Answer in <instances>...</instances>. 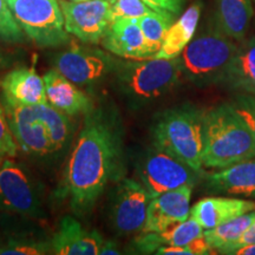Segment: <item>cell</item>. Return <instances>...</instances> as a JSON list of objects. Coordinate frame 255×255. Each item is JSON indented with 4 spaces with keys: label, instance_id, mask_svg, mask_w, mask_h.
<instances>
[{
    "label": "cell",
    "instance_id": "obj_1",
    "mask_svg": "<svg viewBox=\"0 0 255 255\" xmlns=\"http://www.w3.org/2000/svg\"><path fill=\"white\" fill-rule=\"evenodd\" d=\"M119 133L101 111L87 114L64 171L59 195L77 215L91 212L120 167Z\"/></svg>",
    "mask_w": 255,
    "mask_h": 255
},
{
    "label": "cell",
    "instance_id": "obj_2",
    "mask_svg": "<svg viewBox=\"0 0 255 255\" xmlns=\"http://www.w3.org/2000/svg\"><path fill=\"white\" fill-rule=\"evenodd\" d=\"M251 158H255V139L231 104L205 111L203 167L223 169Z\"/></svg>",
    "mask_w": 255,
    "mask_h": 255
},
{
    "label": "cell",
    "instance_id": "obj_3",
    "mask_svg": "<svg viewBox=\"0 0 255 255\" xmlns=\"http://www.w3.org/2000/svg\"><path fill=\"white\" fill-rule=\"evenodd\" d=\"M154 145L169 152L202 175L205 111L181 107L159 114L151 128Z\"/></svg>",
    "mask_w": 255,
    "mask_h": 255
},
{
    "label": "cell",
    "instance_id": "obj_4",
    "mask_svg": "<svg viewBox=\"0 0 255 255\" xmlns=\"http://www.w3.org/2000/svg\"><path fill=\"white\" fill-rule=\"evenodd\" d=\"M237 51L234 40L216 26L203 32L177 57L182 77L201 87L223 83Z\"/></svg>",
    "mask_w": 255,
    "mask_h": 255
},
{
    "label": "cell",
    "instance_id": "obj_5",
    "mask_svg": "<svg viewBox=\"0 0 255 255\" xmlns=\"http://www.w3.org/2000/svg\"><path fill=\"white\" fill-rule=\"evenodd\" d=\"M181 78L177 58L131 59L116 65L120 90L136 102H150L161 97L176 87Z\"/></svg>",
    "mask_w": 255,
    "mask_h": 255
},
{
    "label": "cell",
    "instance_id": "obj_6",
    "mask_svg": "<svg viewBox=\"0 0 255 255\" xmlns=\"http://www.w3.org/2000/svg\"><path fill=\"white\" fill-rule=\"evenodd\" d=\"M19 26L39 47H59L69 41L57 0H6Z\"/></svg>",
    "mask_w": 255,
    "mask_h": 255
},
{
    "label": "cell",
    "instance_id": "obj_7",
    "mask_svg": "<svg viewBox=\"0 0 255 255\" xmlns=\"http://www.w3.org/2000/svg\"><path fill=\"white\" fill-rule=\"evenodd\" d=\"M0 212L32 219L43 215L33 178L23 164L12 157L0 161Z\"/></svg>",
    "mask_w": 255,
    "mask_h": 255
},
{
    "label": "cell",
    "instance_id": "obj_8",
    "mask_svg": "<svg viewBox=\"0 0 255 255\" xmlns=\"http://www.w3.org/2000/svg\"><path fill=\"white\" fill-rule=\"evenodd\" d=\"M137 174L151 199L183 186L194 187L201 175L181 159L155 145L142 157L137 165Z\"/></svg>",
    "mask_w": 255,
    "mask_h": 255
},
{
    "label": "cell",
    "instance_id": "obj_9",
    "mask_svg": "<svg viewBox=\"0 0 255 255\" xmlns=\"http://www.w3.org/2000/svg\"><path fill=\"white\" fill-rule=\"evenodd\" d=\"M65 30L83 43L100 44L113 23L111 0H59Z\"/></svg>",
    "mask_w": 255,
    "mask_h": 255
},
{
    "label": "cell",
    "instance_id": "obj_10",
    "mask_svg": "<svg viewBox=\"0 0 255 255\" xmlns=\"http://www.w3.org/2000/svg\"><path fill=\"white\" fill-rule=\"evenodd\" d=\"M55 69L77 85H90L104 78L117 64L101 49L71 44L53 60Z\"/></svg>",
    "mask_w": 255,
    "mask_h": 255
},
{
    "label": "cell",
    "instance_id": "obj_11",
    "mask_svg": "<svg viewBox=\"0 0 255 255\" xmlns=\"http://www.w3.org/2000/svg\"><path fill=\"white\" fill-rule=\"evenodd\" d=\"M151 197L141 182L123 178L114 191L111 225L120 235L141 233L145 225Z\"/></svg>",
    "mask_w": 255,
    "mask_h": 255
},
{
    "label": "cell",
    "instance_id": "obj_12",
    "mask_svg": "<svg viewBox=\"0 0 255 255\" xmlns=\"http://www.w3.org/2000/svg\"><path fill=\"white\" fill-rule=\"evenodd\" d=\"M6 117L15 142L30 155L44 156L53 152L49 132L34 105H24L2 100Z\"/></svg>",
    "mask_w": 255,
    "mask_h": 255
},
{
    "label": "cell",
    "instance_id": "obj_13",
    "mask_svg": "<svg viewBox=\"0 0 255 255\" xmlns=\"http://www.w3.org/2000/svg\"><path fill=\"white\" fill-rule=\"evenodd\" d=\"M193 186H183L152 197L148 207L145 225L141 233L163 232L190 216Z\"/></svg>",
    "mask_w": 255,
    "mask_h": 255
},
{
    "label": "cell",
    "instance_id": "obj_14",
    "mask_svg": "<svg viewBox=\"0 0 255 255\" xmlns=\"http://www.w3.org/2000/svg\"><path fill=\"white\" fill-rule=\"evenodd\" d=\"M102 45L110 53L126 59H148L152 55L136 18H116L102 39Z\"/></svg>",
    "mask_w": 255,
    "mask_h": 255
},
{
    "label": "cell",
    "instance_id": "obj_15",
    "mask_svg": "<svg viewBox=\"0 0 255 255\" xmlns=\"http://www.w3.org/2000/svg\"><path fill=\"white\" fill-rule=\"evenodd\" d=\"M104 239L98 232L87 231L77 220L65 216L51 240L56 255H97Z\"/></svg>",
    "mask_w": 255,
    "mask_h": 255
},
{
    "label": "cell",
    "instance_id": "obj_16",
    "mask_svg": "<svg viewBox=\"0 0 255 255\" xmlns=\"http://www.w3.org/2000/svg\"><path fill=\"white\" fill-rule=\"evenodd\" d=\"M2 100L24 105L46 103V89L44 78L33 66H20L6 73L0 81Z\"/></svg>",
    "mask_w": 255,
    "mask_h": 255
},
{
    "label": "cell",
    "instance_id": "obj_17",
    "mask_svg": "<svg viewBox=\"0 0 255 255\" xmlns=\"http://www.w3.org/2000/svg\"><path fill=\"white\" fill-rule=\"evenodd\" d=\"M43 78L45 82L47 103L56 109L68 116L87 115L92 111L91 98L58 70H50Z\"/></svg>",
    "mask_w": 255,
    "mask_h": 255
},
{
    "label": "cell",
    "instance_id": "obj_18",
    "mask_svg": "<svg viewBox=\"0 0 255 255\" xmlns=\"http://www.w3.org/2000/svg\"><path fill=\"white\" fill-rule=\"evenodd\" d=\"M255 210V202L234 197H206L190 208V218L195 219L202 228L212 229Z\"/></svg>",
    "mask_w": 255,
    "mask_h": 255
},
{
    "label": "cell",
    "instance_id": "obj_19",
    "mask_svg": "<svg viewBox=\"0 0 255 255\" xmlns=\"http://www.w3.org/2000/svg\"><path fill=\"white\" fill-rule=\"evenodd\" d=\"M207 186L215 193L255 197V158L239 162L207 176Z\"/></svg>",
    "mask_w": 255,
    "mask_h": 255
},
{
    "label": "cell",
    "instance_id": "obj_20",
    "mask_svg": "<svg viewBox=\"0 0 255 255\" xmlns=\"http://www.w3.org/2000/svg\"><path fill=\"white\" fill-rule=\"evenodd\" d=\"M203 235L202 226L189 216L186 221L175 223L163 232L142 233L135 239V245L141 253H154L162 246H182Z\"/></svg>",
    "mask_w": 255,
    "mask_h": 255
},
{
    "label": "cell",
    "instance_id": "obj_21",
    "mask_svg": "<svg viewBox=\"0 0 255 255\" xmlns=\"http://www.w3.org/2000/svg\"><path fill=\"white\" fill-rule=\"evenodd\" d=\"M253 13V0H215V26L235 41L245 39Z\"/></svg>",
    "mask_w": 255,
    "mask_h": 255
},
{
    "label": "cell",
    "instance_id": "obj_22",
    "mask_svg": "<svg viewBox=\"0 0 255 255\" xmlns=\"http://www.w3.org/2000/svg\"><path fill=\"white\" fill-rule=\"evenodd\" d=\"M201 8H202L201 2H195L188 7L187 11L174 24H171L165 34L161 49L154 58L175 59L182 53L195 34L200 20Z\"/></svg>",
    "mask_w": 255,
    "mask_h": 255
},
{
    "label": "cell",
    "instance_id": "obj_23",
    "mask_svg": "<svg viewBox=\"0 0 255 255\" xmlns=\"http://www.w3.org/2000/svg\"><path fill=\"white\" fill-rule=\"evenodd\" d=\"M223 83L242 94L255 96V37L240 41Z\"/></svg>",
    "mask_w": 255,
    "mask_h": 255
},
{
    "label": "cell",
    "instance_id": "obj_24",
    "mask_svg": "<svg viewBox=\"0 0 255 255\" xmlns=\"http://www.w3.org/2000/svg\"><path fill=\"white\" fill-rule=\"evenodd\" d=\"M255 221V210L205 231V239L214 251H221L238 241Z\"/></svg>",
    "mask_w": 255,
    "mask_h": 255
},
{
    "label": "cell",
    "instance_id": "obj_25",
    "mask_svg": "<svg viewBox=\"0 0 255 255\" xmlns=\"http://www.w3.org/2000/svg\"><path fill=\"white\" fill-rule=\"evenodd\" d=\"M37 114L45 124L47 132H49L51 144L53 152L58 151L68 142L70 137L71 124L68 119V115L56 109L50 103H41L34 105Z\"/></svg>",
    "mask_w": 255,
    "mask_h": 255
},
{
    "label": "cell",
    "instance_id": "obj_26",
    "mask_svg": "<svg viewBox=\"0 0 255 255\" xmlns=\"http://www.w3.org/2000/svg\"><path fill=\"white\" fill-rule=\"evenodd\" d=\"M173 19L174 15L161 14L157 13V12L137 18V23L142 28V32L144 34L145 41L148 44L149 50H150L152 58L161 49L165 34H167L169 27L173 24Z\"/></svg>",
    "mask_w": 255,
    "mask_h": 255
},
{
    "label": "cell",
    "instance_id": "obj_27",
    "mask_svg": "<svg viewBox=\"0 0 255 255\" xmlns=\"http://www.w3.org/2000/svg\"><path fill=\"white\" fill-rule=\"evenodd\" d=\"M52 253L51 242L37 240L33 238L9 239L2 245L0 254L2 255H43Z\"/></svg>",
    "mask_w": 255,
    "mask_h": 255
},
{
    "label": "cell",
    "instance_id": "obj_28",
    "mask_svg": "<svg viewBox=\"0 0 255 255\" xmlns=\"http://www.w3.org/2000/svg\"><path fill=\"white\" fill-rule=\"evenodd\" d=\"M26 37L6 0H0V40L11 44H23L26 41Z\"/></svg>",
    "mask_w": 255,
    "mask_h": 255
},
{
    "label": "cell",
    "instance_id": "obj_29",
    "mask_svg": "<svg viewBox=\"0 0 255 255\" xmlns=\"http://www.w3.org/2000/svg\"><path fill=\"white\" fill-rule=\"evenodd\" d=\"M113 18H139L143 15L154 13L143 0H111ZM158 13V12H157Z\"/></svg>",
    "mask_w": 255,
    "mask_h": 255
},
{
    "label": "cell",
    "instance_id": "obj_30",
    "mask_svg": "<svg viewBox=\"0 0 255 255\" xmlns=\"http://www.w3.org/2000/svg\"><path fill=\"white\" fill-rule=\"evenodd\" d=\"M229 104L241 117L242 121L247 124L248 129L251 130L255 139V96L240 94L235 96Z\"/></svg>",
    "mask_w": 255,
    "mask_h": 255
},
{
    "label": "cell",
    "instance_id": "obj_31",
    "mask_svg": "<svg viewBox=\"0 0 255 255\" xmlns=\"http://www.w3.org/2000/svg\"><path fill=\"white\" fill-rule=\"evenodd\" d=\"M214 251L207 242L205 235L202 238L189 242L182 246H162L155 252L161 255H206L212 254Z\"/></svg>",
    "mask_w": 255,
    "mask_h": 255
},
{
    "label": "cell",
    "instance_id": "obj_32",
    "mask_svg": "<svg viewBox=\"0 0 255 255\" xmlns=\"http://www.w3.org/2000/svg\"><path fill=\"white\" fill-rule=\"evenodd\" d=\"M17 150L18 144L9 128L4 107L0 104V161L6 157H13Z\"/></svg>",
    "mask_w": 255,
    "mask_h": 255
},
{
    "label": "cell",
    "instance_id": "obj_33",
    "mask_svg": "<svg viewBox=\"0 0 255 255\" xmlns=\"http://www.w3.org/2000/svg\"><path fill=\"white\" fill-rule=\"evenodd\" d=\"M143 1L158 13L177 15L182 9L183 0H143Z\"/></svg>",
    "mask_w": 255,
    "mask_h": 255
},
{
    "label": "cell",
    "instance_id": "obj_34",
    "mask_svg": "<svg viewBox=\"0 0 255 255\" xmlns=\"http://www.w3.org/2000/svg\"><path fill=\"white\" fill-rule=\"evenodd\" d=\"M255 244V221L248 227L246 232L242 234V237L239 239L238 241L233 242L232 245H229L228 247L223 248V250L219 251L220 254H231V252L237 250L239 247L246 246V245Z\"/></svg>",
    "mask_w": 255,
    "mask_h": 255
},
{
    "label": "cell",
    "instance_id": "obj_35",
    "mask_svg": "<svg viewBox=\"0 0 255 255\" xmlns=\"http://www.w3.org/2000/svg\"><path fill=\"white\" fill-rule=\"evenodd\" d=\"M120 253L121 252H120L119 245H117L116 242L113 240L104 241L103 245H102V247H101V251H100L101 255H117Z\"/></svg>",
    "mask_w": 255,
    "mask_h": 255
},
{
    "label": "cell",
    "instance_id": "obj_36",
    "mask_svg": "<svg viewBox=\"0 0 255 255\" xmlns=\"http://www.w3.org/2000/svg\"><path fill=\"white\" fill-rule=\"evenodd\" d=\"M229 255H255V244L246 245L231 252Z\"/></svg>",
    "mask_w": 255,
    "mask_h": 255
},
{
    "label": "cell",
    "instance_id": "obj_37",
    "mask_svg": "<svg viewBox=\"0 0 255 255\" xmlns=\"http://www.w3.org/2000/svg\"><path fill=\"white\" fill-rule=\"evenodd\" d=\"M6 66V58L4 56V53H2L1 49H0V70H2Z\"/></svg>",
    "mask_w": 255,
    "mask_h": 255
},
{
    "label": "cell",
    "instance_id": "obj_38",
    "mask_svg": "<svg viewBox=\"0 0 255 255\" xmlns=\"http://www.w3.org/2000/svg\"><path fill=\"white\" fill-rule=\"evenodd\" d=\"M72 1H85V0H72Z\"/></svg>",
    "mask_w": 255,
    "mask_h": 255
},
{
    "label": "cell",
    "instance_id": "obj_39",
    "mask_svg": "<svg viewBox=\"0 0 255 255\" xmlns=\"http://www.w3.org/2000/svg\"><path fill=\"white\" fill-rule=\"evenodd\" d=\"M1 247H2V244H1V241H0V250H1Z\"/></svg>",
    "mask_w": 255,
    "mask_h": 255
},
{
    "label": "cell",
    "instance_id": "obj_40",
    "mask_svg": "<svg viewBox=\"0 0 255 255\" xmlns=\"http://www.w3.org/2000/svg\"><path fill=\"white\" fill-rule=\"evenodd\" d=\"M254 2H255V0H254Z\"/></svg>",
    "mask_w": 255,
    "mask_h": 255
}]
</instances>
